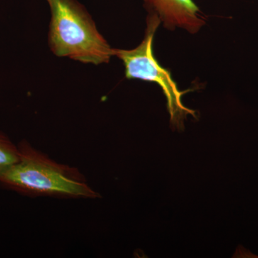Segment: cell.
<instances>
[{
    "label": "cell",
    "mask_w": 258,
    "mask_h": 258,
    "mask_svg": "<svg viewBox=\"0 0 258 258\" xmlns=\"http://www.w3.org/2000/svg\"><path fill=\"white\" fill-rule=\"evenodd\" d=\"M19 159L0 178V184L18 192L69 198H98L78 169L58 164L26 141L18 144Z\"/></svg>",
    "instance_id": "obj_1"
},
{
    "label": "cell",
    "mask_w": 258,
    "mask_h": 258,
    "mask_svg": "<svg viewBox=\"0 0 258 258\" xmlns=\"http://www.w3.org/2000/svg\"><path fill=\"white\" fill-rule=\"evenodd\" d=\"M51 12L50 45L56 55L84 63L108 62L113 55L92 19L76 0H47Z\"/></svg>",
    "instance_id": "obj_2"
},
{
    "label": "cell",
    "mask_w": 258,
    "mask_h": 258,
    "mask_svg": "<svg viewBox=\"0 0 258 258\" xmlns=\"http://www.w3.org/2000/svg\"><path fill=\"white\" fill-rule=\"evenodd\" d=\"M161 23L157 15L150 13L147 18L145 37L142 43L132 50L113 49V55L123 61L125 77L128 79H141L157 83L162 89L166 98V106L170 115L173 128H184V120L188 115L196 118V112L184 106L181 98L189 90L181 91L171 73L161 67L153 54V41L157 28Z\"/></svg>",
    "instance_id": "obj_3"
},
{
    "label": "cell",
    "mask_w": 258,
    "mask_h": 258,
    "mask_svg": "<svg viewBox=\"0 0 258 258\" xmlns=\"http://www.w3.org/2000/svg\"><path fill=\"white\" fill-rule=\"evenodd\" d=\"M150 13L157 15L166 28L184 29L196 33L205 24V18L193 0H144Z\"/></svg>",
    "instance_id": "obj_4"
},
{
    "label": "cell",
    "mask_w": 258,
    "mask_h": 258,
    "mask_svg": "<svg viewBox=\"0 0 258 258\" xmlns=\"http://www.w3.org/2000/svg\"><path fill=\"white\" fill-rule=\"evenodd\" d=\"M19 159L18 146L0 132V178Z\"/></svg>",
    "instance_id": "obj_5"
}]
</instances>
